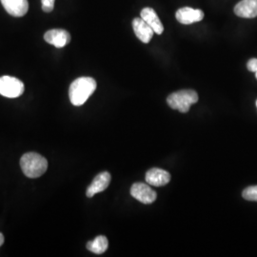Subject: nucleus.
<instances>
[{
    "instance_id": "dca6fc26",
    "label": "nucleus",
    "mask_w": 257,
    "mask_h": 257,
    "mask_svg": "<svg viewBox=\"0 0 257 257\" xmlns=\"http://www.w3.org/2000/svg\"><path fill=\"white\" fill-rule=\"evenodd\" d=\"M55 0H41L42 10L45 13H51L55 9Z\"/></svg>"
},
{
    "instance_id": "6e6552de",
    "label": "nucleus",
    "mask_w": 257,
    "mask_h": 257,
    "mask_svg": "<svg viewBox=\"0 0 257 257\" xmlns=\"http://www.w3.org/2000/svg\"><path fill=\"white\" fill-rule=\"evenodd\" d=\"M5 11L15 18H22L28 13V0H0Z\"/></svg>"
},
{
    "instance_id": "9b49d317",
    "label": "nucleus",
    "mask_w": 257,
    "mask_h": 257,
    "mask_svg": "<svg viewBox=\"0 0 257 257\" xmlns=\"http://www.w3.org/2000/svg\"><path fill=\"white\" fill-rule=\"evenodd\" d=\"M234 14L243 19L257 17V0H241L234 7Z\"/></svg>"
},
{
    "instance_id": "f3484780",
    "label": "nucleus",
    "mask_w": 257,
    "mask_h": 257,
    "mask_svg": "<svg viewBox=\"0 0 257 257\" xmlns=\"http://www.w3.org/2000/svg\"><path fill=\"white\" fill-rule=\"evenodd\" d=\"M247 68L248 71L251 73H256L257 72V58H251L248 60Z\"/></svg>"
},
{
    "instance_id": "6ab92c4d",
    "label": "nucleus",
    "mask_w": 257,
    "mask_h": 257,
    "mask_svg": "<svg viewBox=\"0 0 257 257\" xmlns=\"http://www.w3.org/2000/svg\"><path fill=\"white\" fill-rule=\"evenodd\" d=\"M255 77H256V79H257V72H256V73H255Z\"/></svg>"
},
{
    "instance_id": "a211bd4d",
    "label": "nucleus",
    "mask_w": 257,
    "mask_h": 257,
    "mask_svg": "<svg viewBox=\"0 0 257 257\" xmlns=\"http://www.w3.org/2000/svg\"><path fill=\"white\" fill-rule=\"evenodd\" d=\"M3 243H4V235L0 232V247L3 245Z\"/></svg>"
},
{
    "instance_id": "20e7f679",
    "label": "nucleus",
    "mask_w": 257,
    "mask_h": 257,
    "mask_svg": "<svg viewBox=\"0 0 257 257\" xmlns=\"http://www.w3.org/2000/svg\"><path fill=\"white\" fill-rule=\"evenodd\" d=\"M24 92V84L19 78L4 75L0 77V94L8 98H17Z\"/></svg>"
},
{
    "instance_id": "f8f14e48",
    "label": "nucleus",
    "mask_w": 257,
    "mask_h": 257,
    "mask_svg": "<svg viewBox=\"0 0 257 257\" xmlns=\"http://www.w3.org/2000/svg\"><path fill=\"white\" fill-rule=\"evenodd\" d=\"M110 182V175L108 172H103L101 174L96 175L92 184L87 189V196L92 197L94 194L105 191L109 187Z\"/></svg>"
},
{
    "instance_id": "aec40b11",
    "label": "nucleus",
    "mask_w": 257,
    "mask_h": 257,
    "mask_svg": "<svg viewBox=\"0 0 257 257\" xmlns=\"http://www.w3.org/2000/svg\"><path fill=\"white\" fill-rule=\"evenodd\" d=\"M256 107H257V100H256Z\"/></svg>"
},
{
    "instance_id": "9d476101",
    "label": "nucleus",
    "mask_w": 257,
    "mask_h": 257,
    "mask_svg": "<svg viewBox=\"0 0 257 257\" xmlns=\"http://www.w3.org/2000/svg\"><path fill=\"white\" fill-rule=\"evenodd\" d=\"M146 182L155 187L165 186L171 181V175L162 169L153 168L149 170L146 174Z\"/></svg>"
},
{
    "instance_id": "f03ea898",
    "label": "nucleus",
    "mask_w": 257,
    "mask_h": 257,
    "mask_svg": "<svg viewBox=\"0 0 257 257\" xmlns=\"http://www.w3.org/2000/svg\"><path fill=\"white\" fill-rule=\"evenodd\" d=\"M20 167L24 175L29 178H37L46 173L48 161L37 153H27L20 159Z\"/></svg>"
},
{
    "instance_id": "1a4fd4ad",
    "label": "nucleus",
    "mask_w": 257,
    "mask_h": 257,
    "mask_svg": "<svg viewBox=\"0 0 257 257\" xmlns=\"http://www.w3.org/2000/svg\"><path fill=\"white\" fill-rule=\"evenodd\" d=\"M133 28L137 37L143 43H149L154 37L155 31L141 18H137L133 20Z\"/></svg>"
},
{
    "instance_id": "ddd939ff",
    "label": "nucleus",
    "mask_w": 257,
    "mask_h": 257,
    "mask_svg": "<svg viewBox=\"0 0 257 257\" xmlns=\"http://www.w3.org/2000/svg\"><path fill=\"white\" fill-rule=\"evenodd\" d=\"M140 18L147 22L148 24L155 31L156 34L157 35L163 34V31H164L163 24L161 23L155 10L152 9L150 7L144 8L140 13Z\"/></svg>"
},
{
    "instance_id": "423d86ee",
    "label": "nucleus",
    "mask_w": 257,
    "mask_h": 257,
    "mask_svg": "<svg viewBox=\"0 0 257 257\" xmlns=\"http://www.w3.org/2000/svg\"><path fill=\"white\" fill-rule=\"evenodd\" d=\"M44 39L55 48H63L70 43L71 35L63 29H53L45 33Z\"/></svg>"
},
{
    "instance_id": "2eb2a0df",
    "label": "nucleus",
    "mask_w": 257,
    "mask_h": 257,
    "mask_svg": "<svg viewBox=\"0 0 257 257\" xmlns=\"http://www.w3.org/2000/svg\"><path fill=\"white\" fill-rule=\"evenodd\" d=\"M243 198L248 201H256L257 202V186H250L245 189L242 193Z\"/></svg>"
},
{
    "instance_id": "39448f33",
    "label": "nucleus",
    "mask_w": 257,
    "mask_h": 257,
    "mask_svg": "<svg viewBox=\"0 0 257 257\" xmlns=\"http://www.w3.org/2000/svg\"><path fill=\"white\" fill-rule=\"evenodd\" d=\"M131 194L139 202L152 204L156 201L157 194L149 184L135 183L131 188Z\"/></svg>"
},
{
    "instance_id": "7ed1b4c3",
    "label": "nucleus",
    "mask_w": 257,
    "mask_h": 257,
    "mask_svg": "<svg viewBox=\"0 0 257 257\" xmlns=\"http://www.w3.org/2000/svg\"><path fill=\"white\" fill-rule=\"evenodd\" d=\"M198 101V94L193 90H182L173 92L167 98L168 105L180 112H188L191 106Z\"/></svg>"
},
{
    "instance_id": "0eeeda50",
    "label": "nucleus",
    "mask_w": 257,
    "mask_h": 257,
    "mask_svg": "<svg viewBox=\"0 0 257 257\" xmlns=\"http://www.w3.org/2000/svg\"><path fill=\"white\" fill-rule=\"evenodd\" d=\"M204 12L199 9H193L191 7H183L176 12L175 18L177 21L184 25L199 22L204 19Z\"/></svg>"
},
{
    "instance_id": "f257e3e1",
    "label": "nucleus",
    "mask_w": 257,
    "mask_h": 257,
    "mask_svg": "<svg viewBox=\"0 0 257 257\" xmlns=\"http://www.w3.org/2000/svg\"><path fill=\"white\" fill-rule=\"evenodd\" d=\"M96 81L92 77L82 76L75 79L69 89V97L74 106H82L96 89Z\"/></svg>"
},
{
    "instance_id": "4468645a",
    "label": "nucleus",
    "mask_w": 257,
    "mask_h": 257,
    "mask_svg": "<svg viewBox=\"0 0 257 257\" xmlns=\"http://www.w3.org/2000/svg\"><path fill=\"white\" fill-rule=\"evenodd\" d=\"M109 246L108 239L103 235H99L92 241H89L87 243V248L96 254H102L104 253Z\"/></svg>"
}]
</instances>
